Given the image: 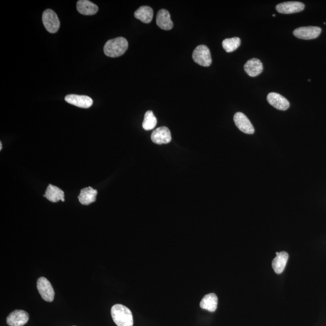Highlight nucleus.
I'll return each instance as SVG.
<instances>
[{
	"label": "nucleus",
	"mask_w": 326,
	"mask_h": 326,
	"mask_svg": "<svg viewBox=\"0 0 326 326\" xmlns=\"http://www.w3.org/2000/svg\"><path fill=\"white\" fill-rule=\"evenodd\" d=\"M112 320L117 326H133L134 319L131 311L124 305L117 304L111 310Z\"/></svg>",
	"instance_id": "obj_1"
},
{
	"label": "nucleus",
	"mask_w": 326,
	"mask_h": 326,
	"mask_svg": "<svg viewBox=\"0 0 326 326\" xmlns=\"http://www.w3.org/2000/svg\"><path fill=\"white\" fill-rule=\"evenodd\" d=\"M128 48V42L125 37H119L109 40L104 46V53L107 56L116 57L122 56Z\"/></svg>",
	"instance_id": "obj_2"
},
{
	"label": "nucleus",
	"mask_w": 326,
	"mask_h": 326,
	"mask_svg": "<svg viewBox=\"0 0 326 326\" xmlns=\"http://www.w3.org/2000/svg\"><path fill=\"white\" fill-rule=\"evenodd\" d=\"M192 57L196 63L200 66L209 67L212 63L210 50L205 45L198 46L193 52Z\"/></svg>",
	"instance_id": "obj_3"
},
{
	"label": "nucleus",
	"mask_w": 326,
	"mask_h": 326,
	"mask_svg": "<svg viewBox=\"0 0 326 326\" xmlns=\"http://www.w3.org/2000/svg\"><path fill=\"white\" fill-rule=\"evenodd\" d=\"M37 290L42 299L47 302H52L54 298V290L51 283L46 278L41 277L37 281Z\"/></svg>",
	"instance_id": "obj_4"
},
{
	"label": "nucleus",
	"mask_w": 326,
	"mask_h": 326,
	"mask_svg": "<svg viewBox=\"0 0 326 326\" xmlns=\"http://www.w3.org/2000/svg\"><path fill=\"white\" fill-rule=\"evenodd\" d=\"M45 28L51 34H55L59 29L60 21L57 14L52 9H47L42 15Z\"/></svg>",
	"instance_id": "obj_5"
},
{
	"label": "nucleus",
	"mask_w": 326,
	"mask_h": 326,
	"mask_svg": "<svg viewBox=\"0 0 326 326\" xmlns=\"http://www.w3.org/2000/svg\"><path fill=\"white\" fill-rule=\"evenodd\" d=\"M322 33V29L319 27L308 26L301 27L296 29L293 34L298 38L305 40H310L317 38Z\"/></svg>",
	"instance_id": "obj_6"
},
{
	"label": "nucleus",
	"mask_w": 326,
	"mask_h": 326,
	"mask_svg": "<svg viewBox=\"0 0 326 326\" xmlns=\"http://www.w3.org/2000/svg\"><path fill=\"white\" fill-rule=\"evenodd\" d=\"M29 320V313L23 310H16L7 317V324L9 326H24Z\"/></svg>",
	"instance_id": "obj_7"
},
{
	"label": "nucleus",
	"mask_w": 326,
	"mask_h": 326,
	"mask_svg": "<svg viewBox=\"0 0 326 326\" xmlns=\"http://www.w3.org/2000/svg\"><path fill=\"white\" fill-rule=\"evenodd\" d=\"M234 122L240 130L247 134H254L255 129L248 117L242 112H238L234 115Z\"/></svg>",
	"instance_id": "obj_8"
},
{
	"label": "nucleus",
	"mask_w": 326,
	"mask_h": 326,
	"mask_svg": "<svg viewBox=\"0 0 326 326\" xmlns=\"http://www.w3.org/2000/svg\"><path fill=\"white\" fill-rule=\"evenodd\" d=\"M151 140L157 145L169 144L172 140L171 132L167 127H160L152 133Z\"/></svg>",
	"instance_id": "obj_9"
},
{
	"label": "nucleus",
	"mask_w": 326,
	"mask_h": 326,
	"mask_svg": "<svg viewBox=\"0 0 326 326\" xmlns=\"http://www.w3.org/2000/svg\"><path fill=\"white\" fill-rule=\"evenodd\" d=\"M305 7L302 2L288 1L277 5L276 10L281 14H291L303 11Z\"/></svg>",
	"instance_id": "obj_10"
},
{
	"label": "nucleus",
	"mask_w": 326,
	"mask_h": 326,
	"mask_svg": "<svg viewBox=\"0 0 326 326\" xmlns=\"http://www.w3.org/2000/svg\"><path fill=\"white\" fill-rule=\"evenodd\" d=\"M267 100L273 107L281 111H286L290 107L289 101L282 95L276 92H270L268 94Z\"/></svg>",
	"instance_id": "obj_11"
},
{
	"label": "nucleus",
	"mask_w": 326,
	"mask_h": 326,
	"mask_svg": "<svg viewBox=\"0 0 326 326\" xmlns=\"http://www.w3.org/2000/svg\"><path fill=\"white\" fill-rule=\"evenodd\" d=\"M65 100L69 104L81 109H89L92 106L93 103L91 97L76 94L68 95L65 97Z\"/></svg>",
	"instance_id": "obj_12"
},
{
	"label": "nucleus",
	"mask_w": 326,
	"mask_h": 326,
	"mask_svg": "<svg viewBox=\"0 0 326 326\" xmlns=\"http://www.w3.org/2000/svg\"><path fill=\"white\" fill-rule=\"evenodd\" d=\"M156 22L157 26L164 31H170L174 26L169 12L165 9L160 10L158 12Z\"/></svg>",
	"instance_id": "obj_13"
},
{
	"label": "nucleus",
	"mask_w": 326,
	"mask_h": 326,
	"mask_svg": "<svg viewBox=\"0 0 326 326\" xmlns=\"http://www.w3.org/2000/svg\"><path fill=\"white\" fill-rule=\"evenodd\" d=\"M246 72L251 77H256L262 73L263 64L259 59L253 58L246 62L244 65Z\"/></svg>",
	"instance_id": "obj_14"
},
{
	"label": "nucleus",
	"mask_w": 326,
	"mask_h": 326,
	"mask_svg": "<svg viewBox=\"0 0 326 326\" xmlns=\"http://www.w3.org/2000/svg\"><path fill=\"white\" fill-rule=\"evenodd\" d=\"M77 10L84 16H92L97 13L99 8L97 5L88 0H79L77 2Z\"/></svg>",
	"instance_id": "obj_15"
},
{
	"label": "nucleus",
	"mask_w": 326,
	"mask_h": 326,
	"mask_svg": "<svg viewBox=\"0 0 326 326\" xmlns=\"http://www.w3.org/2000/svg\"><path fill=\"white\" fill-rule=\"evenodd\" d=\"M44 197L52 202H57L59 200L64 202L65 200L64 192L59 188L52 184H49L47 187Z\"/></svg>",
	"instance_id": "obj_16"
},
{
	"label": "nucleus",
	"mask_w": 326,
	"mask_h": 326,
	"mask_svg": "<svg viewBox=\"0 0 326 326\" xmlns=\"http://www.w3.org/2000/svg\"><path fill=\"white\" fill-rule=\"evenodd\" d=\"M97 195V190L91 187L84 188L81 190L78 199L82 205H88L96 201Z\"/></svg>",
	"instance_id": "obj_17"
},
{
	"label": "nucleus",
	"mask_w": 326,
	"mask_h": 326,
	"mask_svg": "<svg viewBox=\"0 0 326 326\" xmlns=\"http://www.w3.org/2000/svg\"><path fill=\"white\" fill-rule=\"evenodd\" d=\"M289 254L285 252H280L272 261V266L274 272L277 274H282L287 264Z\"/></svg>",
	"instance_id": "obj_18"
},
{
	"label": "nucleus",
	"mask_w": 326,
	"mask_h": 326,
	"mask_svg": "<svg viewBox=\"0 0 326 326\" xmlns=\"http://www.w3.org/2000/svg\"><path fill=\"white\" fill-rule=\"evenodd\" d=\"M218 299L215 293H211L204 296L200 303V307L209 312H215L217 309Z\"/></svg>",
	"instance_id": "obj_19"
},
{
	"label": "nucleus",
	"mask_w": 326,
	"mask_h": 326,
	"mask_svg": "<svg viewBox=\"0 0 326 326\" xmlns=\"http://www.w3.org/2000/svg\"><path fill=\"white\" fill-rule=\"evenodd\" d=\"M134 16L144 23H150L154 17V11L149 6H142L135 12Z\"/></svg>",
	"instance_id": "obj_20"
},
{
	"label": "nucleus",
	"mask_w": 326,
	"mask_h": 326,
	"mask_svg": "<svg viewBox=\"0 0 326 326\" xmlns=\"http://www.w3.org/2000/svg\"><path fill=\"white\" fill-rule=\"evenodd\" d=\"M241 40L239 37H234L224 39L222 42V47L227 53H231L239 48Z\"/></svg>",
	"instance_id": "obj_21"
},
{
	"label": "nucleus",
	"mask_w": 326,
	"mask_h": 326,
	"mask_svg": "<svg viewBox=\"0 0 326 326\" xmlns=\"http://www.w3.org/2000/svg\"><path fill=\"white\" fill-rule=\"evenodd\" d=\"M157 120L155 116L154 112L152 111H147L145 115L144 122H143L142 127L146 130H150L156 127Z\"/></svg>",
	"instance_id": "obj_22"
},
{
	"label": "nucleus",
	"mask_w": 326,
	"mask_h": 326,
	"mask_svg": "<svg viewBox=\"0 0 326 326\" xmlns=\"http://www.w3.org/2000/svg\"><path fill=\"white\" fill-rule=\"evenodd\" d=\"M2 150V143L0 142V150Z\"/></svg>",
	"instance_id": "obj_23"
},
{
	"label": "nucleus",
	"mask_w": 326,
	"mask_h": 326,
	"mask_svg": "<svg viewBox=\"0 0 326 326\" xmlns=\"http://www.w3.org/2000/svg\"><path fill=\"white\" fill-rule=\"evenodd\" d=\"M279 254H280V252H277L276 253V255H278Z\"/></svg>",
	"instance_id": "obj_24"
},
{
	"label": "nucleus",
	"mask_w": 326,
	"mask_h": 326,
	"mask_svg": "<svg viewBox=\"0 0 326 326\" xmlns=\"http://www.w3.org/2000/svg\"><path fill=\"white\" fill-rule=\"evenodd\" d=\"M272 17H275V14L272 15Z\"/></svg>",
	"instance_id": "obj_25"
},
{
	"label": "nucleus",
	"mask_w": 326,
	"mask_h": 326,
	"mask_svg": "<svg viewBox=\"0 0 326 326\" xmlns=\"http://www.w3.org/2000/svg\"></svg>",
	"instance_id": "obj_26"
}]
</instances>
